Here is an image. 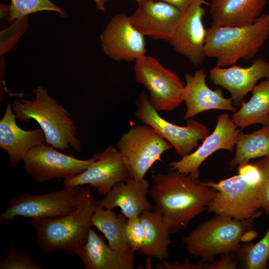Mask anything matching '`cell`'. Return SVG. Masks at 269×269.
<instances>
[{"mask_svg": "<svg viewBox=\"0 0 269 269\" xmlns=\"http://www.w3.org/2000/svg\"><path fill=\"white\" fill-rule=\"evenodd\" d=\"M149 194L170 234L185 229L190 222L207 209L218 191L201 182L199 176L174 171L152 176Z\"/></svg>", "mask_w": 269, "mask_h": 269, "instance_id": "obj_1", "label": "cell"}, {"mask_svg": "<svg viewBox=\"0 0 269 269\" xmlns=\"http://www.w3.org/2000/svg\"><path fill=\"white\" fill-rule=\"evenodd\" d=\"M98 201L89 186H83L79 204L74 211L56 218L30 219L29 225L36 233L38 248L42 254L61 250L77 255L91 228L92 216Z\"/></svg>", "mask_w": 269, "mask_h": 269, "instance_id": "obj_2", "label": "cell"}, {"mask_svg": "<svg viewBox=\"0 0 269 269\" xmlns=\"http://www.w3.org/2000/svg\"><path fill=\"white\" fill-rule=\"evenodd\" d=\"M33 92L35 96L31 99L14 101L12 108L16 118L24 123L36 121L44 133L47 144L63 150L72 148L80 152L78 128L70 113L49 95L43 86H38Z\"/></svg>", "mask_w": 269, "mask_h": 269, "instance_id": "obj_3", "label": "cell"}, {"mask_svg": "<svg viewBox=\"0 0 269 269\" xmlns=\"http://www.w3.org/2000/svg\"><path fill=\"white\" fill-rule=\"evenodd\" d=\"M259 216L239 220L215 214L197 225L182 240L189 254L200 257L203 262H209L218 255L236 253L247 237L250 241L256 237L257 233L252 228Z\"/></svg>", "mask_w": 269, "mask_h": 269, "instance_id": "obj_4", "label": "cell"}, {"mask_svg": "<svg viewBox=\"0 0 269 269\" xmlns=\"http://www.w3.org/2000/svg\"><path fill=\"white\" fill-rule=\"evenodd\" d=\"M204 183L218 191L207 206L209 212L239 220L262 214L261 177L255 163L239 165L237 175L218 182Z\"/></svg>", "mask_w": 269, "mask_h": 269, "instance_id": "obj_5", "label": "cell"}, {"mask_svg": "<svg viewBox=\"0 0 269 269\" xmlns=\"http://www.w3.org/2000/svg\"><path fill=\"white\" fill-rule=\"evenodd\" d=\"M269 36V14L263 13L253 23L240 27L212 23L207 29L206 56L215 58L216 66L229 67L240 59L253 58Z\"/></svg>", "mask_w": 269, "mask_h": 269, "instance_id": "obj_6", "label": "cell"}, {"mask_svg": "<svg viewBox=\"0 0 269 269\" xmlns=\"http://www.w3.org/2000/svg\"><path fill=\"white\" fill-rule=\"evenodd\" d=\"M84 185L65 187L44 194H19L11 199L0 214V223L8 226L17 217L25 218H56L75 210Z\"/></svg>", "mask_w": 269, "mask_h": 269, "instance_id": "obj_7", "label": "cell"}, {"mask_svg": "<svg viewBox=\"0 0 269 269\" xmlns=\"http://www.w3.org/2000/svg\"><path fill=\"white\" fill-rule=\"evenodd\" d=\"M172 145L150 126H133L117 143L130 178L140 180L149 169Z\"/></svg>", "mask_w": 269, "mask_h": 269, "instance_id": "obj_8", "label": "cell"}, {"mask_svg": "<svg viewBox=\"0 0 269 269\" xmlns=\"http://www.w3.org/2000/svg\"><path fill=\"white\" fill-rule=\"evenodd\" d=\"M134 72L135 81L146 88L149 102L157 112L173 111L183 102L185 83L155 57L145 55L136 60Z\"/></svg>", "mask_w": 269, "mask_h": 269, "instance_id": "obj_9", "label": "cell"}, {"mask_svg": "<svg viewBox=\"0 0 269 269\" xmlns=\"http://www.w3.org/2000/svg\"><path fill=\"white\" fill-rule=\"evenodd\" d=\"M135 116L143 124L152 127L169 142L180 156L188 155L199 145L210 133L203 124L193 119H188L185 126H179L161 117L150 105L148 97L143 91L135 100Z\"/></svg>", "mask_w": 269, "mask_h": 269, "instance_id": "obj_10", "label": "cell"}, {"mask_svg": "<svg viewBox=\"0 0 269 269\" xmlns=\"http://www.w3.org/2000/svg\"><path fill=\"white\" fill-rule=\"evenodd\" d=\"M53 146L42 144L31 148L23 159L25 172L35 181L74 177L83 172L95 160L92 156L83 160L57 151Z\"/></svg>", "mask_w": 269, "mask_h": 269, "instance_id": "obj_11", "label": "cell"}, {"mask_svg": "<svg viewBox=\"0 0 269 269\" xmlns=\"http://www.w3.org/2000/svg\"><path fill=\"white\" fill-rule=\"evenodd\" d=\"M93 156L95 161L83 172L74 177L64 179L65 187L88 185L105 196L115 184L130 178L117 147L110 145Z\"/></svg>", "mask_w": 269, "mask_h": 269, "instance_id": "obj_12", "label": "cell"}, {"mask_svg": "<svg viewBox=\"0 0 269 269\" xmlns=\"http://www.w3.org/2000/svg\"><path fill=\"white\" fill-rule=\"evenodd\" d=\"M104 52L114 60L135 61L146 55L144 35L132 24L130 16L112 17L100 35Z\"/></svg>", "mask_w": 269, "mask_h": 269, "instance_id": "obj_13", "label": "cell"}, {"mask_svg": "<svg viewBox=\"0 0 269 269\" xmlns=\"http://www.w3.org/2000/svg\"><path fill=\"white\" fill-rule=\"evenodd\" d=\"M205 0H195L182 14L169 40L174 50L186 57L194 66L202 64L206 56L205 45L207 29L203 21Z\"/></svg>", "mask_w": 269, "mask_h": 269, "instance_id": "obj_14", "label": "cell"}, {"mask_svg": "<svg viewBox=\"0 0 269 269\" xmlns=\"http://www.w3.org/2000/svg\"><path fill=\"white\" fill-rule=\"evenodd\" d=\"M240 130L228 113L221 114L213 132L203 140L202 144L180 160L170 162L169 170L200 177V165L214 152L220 149L233 151Z\"/></svg>", "mask_w": 269, "mask_h": 269, "instance_id": "obj_15", "label": "cell"}, {"mask_svg": "<svg viewBox=\"0 0 269 269\" xmlns=\"http://www.w3.org/2000/svg\"><path fill=\"white\" fill-rule=\"evenodd\" d=\"M182 13L176 7L159 0H144L130 16L143 35L157 40L170 39Z\"/></svg>", "mask_w": 269, "mask_h": 269, "instance_id": "obj_16", "label": "cell"}, {"mask_svg": "<svg viewBox=\"0 0 269 269\" xmlns=\"http://www.w3.org/2000/svg\"><path fill=\"white\" fill-rule=\"evenodd\" d=\"M209 78L214 85L227 90L233 105L239 107L260 80L269 78V62L258 58L247 67L235 64L228 67L216 66L210 70Z\"/></svg>", "mask_w": 269, "mask_h": 269, "instance_id": "obj_17", "label": "cell"}, {"mask_svg": "<svg viewBox=\"0 0 269 269\" xmlns=\"http://www.w3.org/2000/svg\"><path fill=\"white\" fill-rule=\"evenodd\" d=\"M206 72L203 69L196 70L193 74L185 75L182 99L186 110L184 119H191L201 112L211 110L236 111L232 98L224 97L221 89L213 90L209 88L206 83Z\"/></svg>", "mask_w": 269, "mask_h": 269, "instance_id": "obj_18", "label": "cell"}, {"mask_svg": "<svg viewBox=\"0 0 269 269\" xmlns=\"http://www.w3.org/2000/svg\"><path fill=\"white\" fill-rule=\"evenodd\" d=\"M11 103L8 102L0 121V146L8 156V165L15 168L33 147L46 144L44 133L39 127L32 130L21 129L16 122Z\"/></svg>", "mask_w": 269, "mask_h": 269, "instance_id": "obj_19", "label": "cell"}, {"mask_svg": "<svg viewBox=\"0 0 269 269\" xmlns=\"http://www.w3.org/2000/svg\"><path fill=\"white\" fill-rule=\"evenodd\" d=\"M149 186V181L144 178L140 180L129 178L119 182L103 198L98 201V205L108 209L118 207L127 218L139 216L153 208L147 198Z\"/></svg>", "mask_w": 269, "mask_h": 269, "instance_id": "obj_20", "label": "cell"}, {"mask_svg": "<svg viewBox=\"0 0 269 269\" xmlns=\"http://www.w3.org/2000/svg\"><path fill=\"white\" fill-rule=\"evenodd\" d=\"M77 255L86 269H133L134 266V251L122 254L114 250L92 228Z\"/></svg>", "mask_w": 269, "mask_h": 269, "instance_id": "obj_21", "label": "cell"}, {"mask_svg": "<svg viewBox=\"0 0 269 269\" xmlns=\"http://www.w3.org/2000/svg\"><path fill=\"white\" fill-rule=\"evenodd\" d=\"M267 0H211L213 23L227 27L251 24L262 15Z\"/></svg>", "mask_w": 269, "mask_h": 269, "instance_id": "obj_22", "label": "cell"}, {"mask_svg": "<svg viewBox=\"0 0 269 269\" xmlns=\"http://www.w3.org/2000/svg\"><path fill=\"white\" fill-rule=\"evenodd\" d=\"M139 217L144 230L140 254L159 261L168 259V247L171 244L170 233L160 213L153 210L146 211Z\"/></svg>", "mask_w": 269, "mask_h": 269, "instance_id": "obj_23", "label": "cell"}, {"mask_svg": "<svg viewBox=\"0 0 269 269\" xmlns=\"http://www.w3.org/2000/svg\"><path fill=\"white\" fill-rule=\"evenodd\" d=\"M252 93L250 100H243L241 108L231 117L241 130L254 124L269 125V78L256 85Z\"/></svg>", "mask_w": 269, "mask_h": 269, "instance_id": "obj_24", "label": "cell"}, {"mask_svg": "<svg viewBox=\"0 0 269 269\" xmlns=\"http://www.w3.org/2000/svg\"><path fill=\"white\" fill-rule=\"evenodd\" d=\"M126 223L127 218L124 215L118 216L112 209H106L99 205L91 220L92 226L104 234L109 246L122 254L131 250L126 236Z\"/></svg>", "mask_w": 269, "mask_h": 269, "instance_id": "obj_25", "label": "cell"}, {"mask_svg": "<svg viewBox=\"0 0 269 269\" xmlns=\"http://www.w3.org/2000/svg\"><path fill=\"white\" fill-rule=\"evenodd\" d=\"M234 158L230 161V169L247 163L253 159L269 156V125L249 134L240 133L236 142Z\"/></svg>", "mask_w": 269, "mask_h": 269, "instance_id": "obj_26", "label": "cell"}, {"mask_svg": "<svg viewBox=\"0 0 269 269\" xmlns=\"http://www.w3.org/2000/svg\"><path fill=\"white\" fill-rule=\"evenodd\" d=\"M236 254L245 269H266L269 260V228L258 243H244Z\"/></svg>", "mask_w": 269, "mask_h": 269, "instance_id": "obj_27", "label": "cell"}, {"mask_svg": "<svg viewBox=\"0 0 269 269\" xmlns=\"http://www.w3.org/2000/svg\"><path fill=\"white\" fill-rule=\"evenodd\" d=\"M9 8V24L14 20L42 11L56 12L62 17L68 16L66 11L50 0H10Z\"/></svg>", "mask_w": 269, "mask_h": 269, "instance_id": "obj_28", "label": "cell"}, {"mask_svg": "<svg viewBox=\"0 0 269 269\" xmlns=\"http://www.w3.org/2000/svg\"><path fill=\"white\" fill-rule=\"evenodd\" d=\"M28 20V16L14 20L9 26L0 30V56L3 55L13 48L18 40L26 31Z\"/></svg>", "mask_w": 269, "mask_h": 269, "instance_id": "obj_29", "label": "cell"}, {"mask_svg": "<svg viewBox=\"0 0 269 269\" xmlns=\"http://www.w3.org/2000/svg\"><path fill=\"white\" fill-rule=\"evenodd\" d=\"M0 269H42L43 267L34 261L27 253L11 244L5 258L0 262Z\"/></svg>", "mask_w": 269, "mask_h": 269, "instance_id": "obj_30", "label": "cell"}, {"mask_svg": "<svg viewBox=\"0 0 269 269\" xmlns=\"http://www.w3.org/2000/svg\"><path fill=\"white\" fill-rule=\"evenodd\" d=\"M126 233L130 248L139 252L144 238V230L139 216L127 218Z\"/></svg>", "mask_w": 269, "mask_h": 269, "instance_id": "obj_31", "label": "cell"}, {"mask_svg": "<svg viewBox=\"0 0 269 269\" xmlns=\"http://www.w3.org/2000/svg\"><path fill=\"white\" fill-rule=\"evenodd\" d=\"M255 164L261 177L262 208L269 215V156L260 158Z\"/></svg>", "mask_w": 269, "mask_h": 269, "instance_id": "obj_32", "label": "cell"}, {"mask_svg": "<svg viewBox=\"0 0 269 269\" xmlns=\"http://www.w3.org/2000/svg\"><path fill=\"white\" fill-rule=\"evenodd\" d=\"M219 259L214 260L206 263L205 269H235L239 262L238 258L235 253H227L221 255Z\"/></svg>", "mask_w": 269, "mask_h": 269, "instance_id": "obj_33", "label": "cell"}, {"mask_svg": "<svg viewBox=\"0 0 269 269\" xmlns=\"http://www.w3.org/2000/svg\"><path fill=\"white\" fill-rule=\"evenodd\" d=\"M206 263L200 261L199 263L194 264L188 259H186L182 264L176 262L169 263L163 260L157 263L154 268L156 269H205Z\"/></svg>", "mask_w": 269, "mask_h": 269, "instance_id": "obj_34", "label": "cell"}, {"mask_svg": "<svg viewBox=\"0 0 269 269\" xmlns=\"http://www.w3.org/2000/svg\"><path fill=\"white\" fill-rule=\"evenodd\" d=\"M10 17L9 5L0 3V30L4 29L9 23Z\"/></svg>", "mask_w": 269, "mask_h": 269, "instance_id": "obj_35", "label": "cell"}, {"mask_svg": "<svg viewBox=\"0 0 269 269\" xmlns=\"http://www.w3.org/2000/svg\"><path fill=\"white\" fill-rule=\"evenodd\" d=\"M170 4L178 8L183 13L185 12L195 0H159Z\"/></svg>", "mask_w": 269, "mask_h": 269, "instance_id": "obj_36", "label": "cell"}, {"mask_svg": "<svg viewBox=\"0 0 269 269\" xmlns=\"http://www.w3.org/2000/svg\"><path fill=\"white\" fill-rule=\"evenodd\" d=\"M0 96H2L3 93L8 92L5 86L4 79L5 73V58L4 56H0ZM0 97V98H1Z\"/></svg>", "mask_w": 269, "mask_h": 269, "instance_id": "obj_37", "label": "cell"}, {"mask_svg": "<svg viewBox=\"0 0 269 269\" xmlns=\"http://www.w3.org/2000/svg\"><path fill=\"white\" fill-rule=\"evenodd\" d=\"M97 9L100 10H105V3L104 0H94Z\"/></svg>", "mask_w": 269, "mask_h": 269, "instance_id": "obj_38", "label": "cell"}, {"mask_svg": "<svg viewBox=\"0 0 269 269\" xmlns=\"http://www.w3.org/2000/svg\"><path fill=\"white\" fill-rule=\"evenodd\" d=\"M108 0H104V1L105 2H106V1H108ZM136 0L137 2V3H138V2H139L140 1H143L144 0Z\"/></svg>", "mask_w": 269, "mask_h": 269, "instance_id": "obj_39", "label": "cell"}, {"mask_svg": "<svg viewBox=\"0 0 269 269\" xmlns=\"http://www.w3.org/2000/svg\"><path fill=\"white\" fill-rule=\"evenodd\" d=\"M268 269H269V267L268 268Z\"/></svg>", "mask_w": 269, "mask_h": 269, "instance_id": "obj_40", "label": "cell"}]
</instances>
